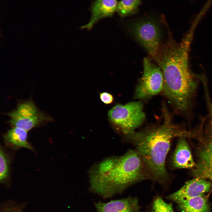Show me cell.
I'll return each instance as SVG.
<instances>
[{
	"mask_svg": "<svg viewBox=\"0 0 212 212\" xmlns=\"http://www.w3.org/2000/svg\"><path fill=\"white\" fill-rule=\"evenodd\" d=\"M148 179L150 174L135 149L107 158L90 172V190L104 198L121 193L130 186Z\"/></svg>",
	"mask_w": 212,
	"mask_h": 212,
	"instance_id": "cell-3",
	"label": "cell"
},
{
	"mask_svg": "<svg viewBox=\"0 0 212 212\" xmlns=\"http://www.w3.org/2000/svg\"><path fill=\"white\" fill-rule=\"evenodd\" d=\"M6 115L9 117V123L12 127L27 131L53 120L51 117L40 111L31 100L19 102L16 108Z\"/></svg>",
	"mask_w": 212,
	"mask_h": 212,
	"instance_id": "cell-6",
	"label": "cell"
},
{
	"mask_svg": "<svg viewBox=\"0 0 212 212\" xmlns=\"http://www.w3.org/2000/svg\"><path fill=\"white\" fill-rule=\"evenodd\" d=\"M145 212H174L171 203H168L160 196H156Z\"/></svg>",
	"mask_w": 212,
	"mask_h": 212,
	"instance_id": "cell-16",
	"label": "cell"
},
{
	"mask_svg": "<svg viewBox=\"0 0 212 212\" xmlns=\"http://www.w3.org/2000/svg\"><path fill=\"white\" fill-rule=\"evenodd\" d=\"M9 160L8 155L1 146L0 152V181L1 183H5L9 178Z\"/></svg>",
	"mask_w": 212,
	"mask_h": 212,
	"instance_id": "cell-17",
	"label": "cell"
},
{
	"mask_svg": "<svg viewBox=\"0 0 212 212\" xmlns=\"http://www.w3.org/2000/svg\"><path fill=\"white\" fill-rule=\"evenodd\" d=\"M140 2V0H121L116 11L122 17L133 14L136 12Z\"/></svg>",
	"mask_w": 212,
	"mask_h": 212,
	"instance_id": "cell-15",
	"label": "cell"
},
{
	"mask_svg": "<svg viewBox=\"0 0 212 212\" xmlns=\"http://www.w3.org/2000/svg\"><path fill=\"white\" fill-rule=\"evenodd\" d=\"M132 29L135 38L155 59L161 48L160 30L156 22L141 20L135 22Z\"/></svg>",
	"mask_w": 212,
	"mask_h": 212,
	"instance_id": "cell-8",
	"label": "cell"
},
{
	"mask_svg": "<svg viewBox=\"0 0 212 212\" xmlns=\"http://www.w3.org/2000/svg\"><path fill=\"white\" fill-rule=\"evenodd\" d=\"M209 194L191 198L178 205L180 212H211Z\"/></svg>",
	"mask_w": 212,
	"mask_h": 212,
	"instance_id": "cell-14",
	"label": "cell"
},
{
	"mask_svg": "<svg viewBox=\"0 0 212 212\" xmlns=\"http://www.w3.org/2000/svg\"><path fill=\"white\" fill-rule=\"evenodd\" d=\"M96 212H140L138 198L129 196L107 202L94 203Z\"/></svg>",
	"mask_w": 212,
	"mask_h": 212,
	"instance_id": "cell-10",
	"label": "cell"
},
{
	"mask_svg": "<svg viewBox=\"0 0 212 212\" xmlns=\"http://www.w3.org/2000/svg\"><path fill=\"white\" fill-rule=\"evenodd\" d=\"M27 131L16 127H13L3 136L5 143L12 148L23 147L33 151L32 145L27 141Z\"/></svg>",
	"mask_w": 212,
	"mask_h": 212,
	"instance_id": "cell-13",
	"label": "cell"
},
{
	"mask_svg": "<svg viewBox=\"0 0 212 212\" xmlns=\"http://www.w3.org/2000/svg\"><path fill=\"white\" fill-rule=\"evenodd\" d=\"M163 84V76L160 67L148 58H145L143 73L136 89L135 98L144 99L156 95L162 91Z\"/></svg>",
	"mask_w": 212,
	"mask_h": 212,
	"instance_id": "cell-7",
	"label": "cell"
},
{
	"mask_svg": "<svg viewBox=\"0 0 212 212\" xmlns=\"http://www.w3.org/2000/svg\"><path fill=\"white\" fill-rule=\"evenodd\" d=\"M163 109L164 120L162 124L135 131L127 136L145 163L151 179L162 184L166 183L169 178L165 160L172 139L176 137L192 138L193 136L191 130H186L173 123L165 106Z\"/></svg>",
	"mask_w": 212,
	"mask_h": 212,
	"instance_id": "cell-2",
	"label": "cell"
},
{
	"mask_svg": "<svg viewBox=\"0 0 212 212\" xmlns=\"http://www.w3.org/2000/svg\"><path fill=\"white\" fill-rule=\"evenodd\" d=\"M185 138H179L171 158V165L174 168H193L196 166V163Z\"/></svg>",
	"mask_w": 212,
	"mask_h": 212,
	"instance_id": "cell-12",
	"label": "cell"
},
{
	"mask_svg": "<svg viewBox=\"0 0 212 212\" xmlns=\"http://www.w3.org/2000/svg\"><path fill=\"white\" fill-rule=\"evenodd\" d=\"M100 98L101 101L106 105H110L114 101V98L111 93L105 92L99 93Z\"/></svg>",
	"mask_w": 212,
	"mask_h": 212,
	"instance_id": "cell-18",
	"label": "cell"
},
{
	"mask_svg": "<svg viewBox=\"0 0 212 212\" xmlns=\"http://www.w3.org/2000/svg\"><path fill=\"white\" fill-rule=\"evenodd\" d=\"M193 36L187 34L178 44L171 41L161 48L154 59L164 78L162 91L175 109L185 115L191 113L193 102L202 75L193 73L189 65Z\"/></svg>",
	"mask_w": 212,
	"mask_h": 212,
	"instance_id": "cell-1",
	"label": "cell"
},
{
	"mask_svg": "<svg viewBox=\"0 0 212 212\" xmlns=\"http://www.w3.org/2000/svg\"><path fill=\"white\" fill-rule=\"evenodd\" d=\"M212 189V182L201 177H195L186 182L176 192L166 196V198L177 204L193 198L205 194Z\"/></svg>",
	"mask_w": 212,
	"mask_h": 212,
	"instance_id": "cell-9",
	"label": "cell"
},
{
	"mask_svg": "<svg viewBox=\"0 0 212 212\" xmlns=\"http://www.w3.org/2000/svg\"><path fill=\"white\" fill-rule=\"evenodd\" d=\"M107 115L113 126L126 136L135 132L145 118L143 104L140 101L117 104L108 111Z\"/></svg>",
	"mask_w": 212,
	"mask_h": 212,
	"instance_id": "cell-5",
	"label": "cell"
},
{
	"mask_svg": "<svg viewBox=\"0 0 212 212\" xmlns=\"http://www.w3.org/2000/svg\"><path fill=\"white\" fill-rule=\"evenodd\" d=\"M208 113L200 118L194 128L193 139L198 142L196 149L197 160L192 174L212 182V102L206 103Z\"/></svg>",
	"mask_w": 212,
	"mask_h": 212,
	"instance_id": "cell-4",
	"label": "cell"
},
{
	"mask_svg": "<svg viewBox=\"0 0 212 212\" xmlns=\"http://www.w3.org/2000/svg\"><path fill=\"white\" fill-rule=\"evenodd\" d=\"M118 3L117 0H95L91 6V15L90 21L80 28L90 30L100 20L111 17L117 11Z\"/></svg>",
	"mask_w": 212,
	"mask_h": 212,
	"instance_id": "cell-11",
	"label": "cell"
}]
</instances>
